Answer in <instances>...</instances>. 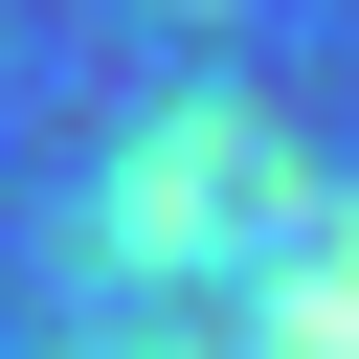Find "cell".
<instances>
[{"mask_svg":"<svg viewBox=\"0 0 359 359\" xmlns=\"http://www.w3.org/2000/svg\"><path fill=\"white\" fill-rule=\"evenodd\" d=\"M292 224H314L292 269H247L224 314H180V292H157V314H135V337H90V359H359V202H292Z\"/></svg>","mask_w":359,"mask_h":359,"instance_id":"obj_1","label":"cell"}]
</instances>
